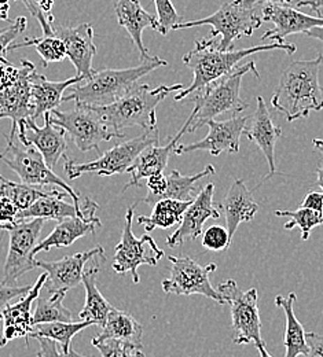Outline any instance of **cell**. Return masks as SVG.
<instances>
[{
    "label": "cell",
    "mask_w": 323,
    "mask_h": 357,
    "mask_svg": "<svg viewBox=\"0 0 323 357\" xmlns=\"http://www.w3.org/2000/svg\"><path fill=\"white\" fill-rule=\"evenodd\" d=\"M35 70L36 66L28 59L21 61V66H14L10 61L0 62V120L11 121V139L15 137L21 121L33 119L31 75Z\"/></svg>",
    "instance_id": "52a82bcc"
},
{
    "label": "cell",
    "mask_w": 323,
    "mask_h": 357,
    "mask_svg": "<svg viewBox=\"0 0 323 357\" xmlns=\"http://www.w3.org/2000/svg\"><path fill=\"white\" fill-rule=\"evenodd\" d=\"M13 1H22L31 15L39 22L43 35L51 36L54 35V22L55 15L52 13L55 0H13Z\"/></svg>",
    "instance_id": "f35d334b"
},
{
    "label": "cell",
    "mask_w": 323,
    "mask_h": 357,
    "mask_svg": "<svg viewBox=\"0 0 323 357\" xmlns=\"http://www.w3.org/2000/svg\"><path fill=\"white\" fill-rule=\"evenodd\" d=\"M219 208L223 209L231 241L238 227L242 223H250L259 212V205L255 201L252 191L241 178H234L225 199L219 204Z\"/></svg>",
    "instance_id": "484cf974"
},
{
    "label": "cell",
    "mask_w": 323,
    "mask_h": 357,
    "mask_svg": "<svg viewBox=\"0 0 323 357\" xmlns=\"http://www.w3.org/2000/svg\"><path fill=\"white\" fill-rule=\"evenodd\" d=\"M255 65V61H249L242 66H236L229 75L195 91L193 98L194 109L186 120L188 123L187 134L195 132L220 114H239L249 107V105L241 99L239 91L245 75L253 73L256 77H260Z\"/></svg>",
    "instance_id": "277c9868"
},
{
    "label": "cell",
    "mask_w": 323,
    "mask_h": 357,
    "mask_svg": "<svg viewBox=\"0 0 323 357\" xmlns=\"http://www.w3.org/2000/svg\"><path fill=\"white\" fill-rule=\"evenodd\" d=\"M31 289H32V284L11 286V284H4L0 282V311L4 310L13 300L27 294Z\"/></svg>",
    "instance_id": "ee69618b"
},
{
    "label": "cell",
    "mask_w": 323,
    "mask_h": 357,
    "mask_svg": "<svg viewBox=\"0 0 323 357\" xmlns=\"http://www.w3.org/2000/svg\"><path fill=\"white\" fill-rule=\"evenodd\" d=\"M93 345L102 357H144L143 344H133L117 340H93Z\"/></svg>",
    "instance_id": "ab89813d"
},
{
    "label": "cell",
    "mask_w": 323,
    "mask_h": 357,
    "mask_svg": "<svg viewBox=\"0 0 323 357\" xmlns=\"http://www.w3.org/2000/svg\"><path fill=\"white\" fill-rule=\"evenodd\" d=\"M187 128H188V123L185 121L181 131L168 142V144L160 146L157 143V144H151L147 149H144L139 154L135 162L128 168L127 174L131 175V178L126 184L123 191H127L130 187H140V183L143 178H150L157 174H163L167 168L171 153H174L178 142L182 139V136L187 134Z\"/></svg>",
    "instance_id": "cb8c5ba5"
},
{
    "label": "cell",
    "mask_w": 323,
    "mask_h": 357,
    "mask_svg": "<svg viewBox=\"0 0 323 357\" xmlns=\"http://www.w3.org/2000/svg\"><path fill=\"white\" fill-rule=\"evenodd\" d=\"M248 121V117H232L226 121L211 120L205 124L208 126L209 132L202 140L190 144L178 143L174 153L182 155L191 151L205 150L215 157H219L223 153L235 154L239 151L241 136L246 128Z\"/></svg>",
    "instance_id": "e0dca14e"
},
{
    "label": "cell",
    "mask_w": 323,
    "mask_h": 357,
    "mask_svg": "<svg viewBox=\"0 0 323 357\" xmlns=\"http://www.w3.org/2000/svg\"><path fill=\"white\" fill-rule=\"evenodd\" d=\"M54 35L63 42L66 58L73 63L76 75L89 80L95 73L93 59L96 55V45L93 43V26L87 22L75 26H54Z\"/></svg>",
    "instance_id": "7402d4cb"
},
{
    "label": "cell",
    "mask_w": 323,
    "mask_h": 357,
    "mask_svg": "<svg viewBox=\"0 0 323 357\" xmlns=\"http://www.w3.org/2000/svg\"><path fill=\"white\" fill-rule=\"evenodd\" d=\"M314 147L321 153V162L318 165V169H317V181H318V185L322 188L323 192V139H314Z\"/></svg>",
    "instance_id": "f907efd6"
},
{
    "label": "cell",
    "mask_w": 323,
    "mask_h": 357,
    "mask_svg": "<svg viewBox=\"0 0 323 357\" xmlns=\"http://www.w3.org/2000/svg\"><path fill=\"white\" fill-rule=\"evenodd\" d=\"M252 120L253 121H252L250 128H245L243 134L246 135V137L262 150V153L264 154V157L267 160L269 168H270L269 175L263 178L260 181V184L257 185V187H260L266 180L276 176V174H277L276 146H277L278 139L282 135V130L274 124L270 110L262 96H259L256 99V112H255Z\"/></svg>",
    "instance_id": "603a6c76"
},
{
    "label": "cell",
    "mask_w": 323,
    "mask_h": 357,
    "mask_svg": "<svg viewBox=\"0 0 323 357\" xmlns=\"http://www.w3.org/2000/svg\"><path fill=\"white\" fill-rule=\"evenodd\" d=\"M306 35H307L308 38H313V39L321 40V42L323 43V25L308 29V31L306 32Z\"/></svg>",
    "instance_id": "db71d44e"
},
{
    "label": "cell",
    "mask_w": 323,
    "mask_h": 357,
    "mask_svg": "<svg viewBox=\"0 0 323 357\" xmlns=\"http://www.w3.org/2000/svg\"><path fill=\"white\" fill-rule=\"evenodd\" d=\"M215 184L208 183L201 188L198 195L191 201L190 206L186 209L183 219L178 229L167 238V245L170 248H178L186 241L197 239L202 231L204 225L209 219H219V205L213 204Z\"/></svg>",
    "instance_id": "ac0fdd59"
},
{
    "label": "cell",
    "mask_w": 323,
    "mask_h": 357,
    "mask_svg": "<svg viewBox=\"0 0 323 357\" xmlns=\"http://www.w3.org/2000/svg\"><path fill=\"white\" fill-rule=\"evenodd\" d=\"M183 89V86H158L151 89L149 84H135L126 95L106 106H91L102 120L117 134L124 130L140 127L144 131L157 128L156 109L171 93Z\"/></svg>",
    "instance_id": "3957f363"
},
{
    "label": "cell",
    "mask_w": 323,
    "mask_h": 357,
    "mask_svg": "<svg viewBox=\"0 0 323 357\" xmlns=\"http://www.w3.org/2000/svg\"><path fill=\"white\" fill-rule=\"evenodd\" d=\"M27 26H28L27 18L22 17V15H20V17H17V18L13 21V24H11L8 28L0 31V62L8 61V59H7L8 47H10V45L14 43V40H15L20 35H22V33L25 32Z\"/></svg>",
    "instance_id": "7bdbcfd3"
},
{
    "label": "cell",
    "mask_w": 323,
    "mask_h": 357,
    "mask_svg": "<svg viewBox=\"0 0 323 357\" xmlns=\"http://www.w3.org/2000/svg\"><path fill=\"white\" fill-rule=\"evenodd\" d=\"M46 279V273L40 275L36 283L32 284V289L27 294H24L15 304H8L4 310L0 311V320L3 326L0 348H3L10 341L17 338H24L28 345L29 334L32 333V328H33V317H32L33 301H36V298L40 296V291L45 287Z\"/></svg>",
    "instance_id": "d6986e66"
},
{
    "label": "cell",
    "mask_w": 323,
    "mask_h": 357,
    "mask_svg": "<svg viewBox=\"0 0 323 357\" xmlns=\"http://www.w3.org/2000/svg\"><path fill=\"white\" fill-rule=\"evenodd\" d=\"M20 209L8 198H0V222L4 224L18 223Z\"/></svg>",
    "instance_id": "f6af8a7d"
},
{
    "label": "cell",
    "mask_w": 323,
    "mask_h": 357,
    "mask_svg": "<svg viewBox=\"0 0 323 357\" xmlns=\"http://www.w3.org/2000/svg\"><path fill=\"white\" fill-rule=\"evenodd\" d=\"M7 180H8V178H3V176L0 175V181H7Z\"/></svg>",
    "instance_id": "6f0895ef"
},
{
    "label": "cell",
    "mask_w": 323,
    "mask_h": 357,
    "mask_svg": "<svg viewBox=\"0 0 323 357\" xmlns=\"http://www.w3.org/2000/svg\"><path fill=\"white\" fill-rule=\"evenodd\" d=\"M202 246L211 252H225L230 248L231 238L227 228L222 225H212L202 234Z\"/></svg>",
    "instance_id": "b9f144b4"
},
{
    "label": "cell",
    "mask_w": 323,
    "mask_h": 357,
    "mask_svg": "<svg viewBox=\"0 0 323 357\" xmlns=\"http://www.w3.org/2000/svg\"><path fill=\"white\" fill-rule=\"evenodd\" d=\"M219 294L230 305L231 327L234 331V344H253L260 357H273L266 348L262 337V320L259 313L257 289L252 287L242 291L235 280L229 279L219 284Z\"/></svg>",
    "instance_id": "8992f818"
},
{
    "label": "cell",
    "mask_w": 323,
    "mask_h": 357,
    "mask_svg": "<svg viewBox=\"0 0 323 357\" xmlns=\"http://www.w3.org/2000/svg\"><path fill=\"white\" fill-rule=\"evenodd\" d=\"M308 352L304 357H323V335L310 331L306 333Z\"/></svg>",
    "instance_id": "bcb514c9"
},
{
    "label": "cell",
    "mask_w": 323,
    "mask_h": 357,
    "mask_svg": "<svg viewBox=\"0 0 323 357\" xmlns=\"http://www.w3.org/2000/svg\"><path fill=\"white\" fill-rule=\"evenodd\" d=\"M13 227V224H4L0 222V231H8Z\"/></svg>",
    "instance_id": "9f6ffc18"
},
{
    "label": "cell",
    "mask_w": 323,
    "mask_h": 357,
    "mask_svg": "<svg viewBox=\"0 0 323 357\" xmlns=\"http://www.w3.org/2000/svg\"><path fill=\"white\" fill-rule=\"evenodd\" d=\"M69 195L68 192H61L58 190L51 188L46 197L38 199L32 206L18 213V222L29 220V219H43V220H55L61 222L68 218H91L95 216L98 211V204L91 198H83L80 205L72 202H66L63 198Z\"/></svg>",
    "instance_id": "44dd1931"
},
{
    "label": "cell",
    "mask_w": 323,
    "mask_h": 357,
    "mask_svg": "<svg viewBox=\"0 0 323 357\" xmlns=\"http://www.w3.org/2000/svg\"><path fill=\"white\" fill-rule=\"evenodd\" d=\"M7 146L0 154V160L14 171L22 183L31 185H55L63 188L72 201L77 205L82 202V197L76 192L65 180L57 176L52 169H50L42 157V154L35 147H18L8 135L6 136Z\"/></svg>",
    "instance_id": "7c38bea8"
},
{
    "label": "cell",
    "mask_w": 323,
    "mask_h": 357,
    "mask_svg": "<svg viewBox=\"0 0 323 357\" xmlns=\"http://www.w3.org/2000/svg\"><path fill=\"white\" fill-rule=\"evenodd\" d=\"M114 13L119 25L123 26L130 35L133 43L138 48L142 61L151 59L147 48L143 45V31L151 28L160 33L157 17L149 14L140 4V0H119L114 4Z\"/></svg>",
    "instance_id": "d4e9b609"
},
{
    "label": "cell",
    "mask_w": 323,
    "mask_h": 357,
    "mask_svg": "<svg viewBox=\"0 0 323 357\" xmlns=\"http://www.w3.org/2000/svg\"><path fill=\"white\" fill-rule=\"evenodd\" d=\"M45 126L38 127L36 120L27 119L18 124V137L27 147H35L43 157L47 167L52 169L68 150L66 132L54 126L50 113L45 114Z\"/></svg>",
    "instance_id": "2e32d148"
},
{
    "label": "cell",
    "mask_w": 323,
    "mask_h": 357,
    "mask_svg": "<svg viewBox=\"0 0 323 357\" xmlns=\"http://www.w3.org/2000/svg\"><path fill=\"white\" fill-rule=\"evenodd\" d=\"M96 263H103L102 260L95 261V264L87 269H84L83 273V286L86 289V303L83 307V311L79 313V317L86 321H91L93 326L103 327L107 314L113 310V307L109 304V301L102 296V293L98 289L96 278L99 273V266Z\"/></svg>",
    "instance_id": "f546056e"
},
{
    "label": "cell",
    "mask_w": 323,
    "mask_h": 357,
    "mask_svg": "<svg viewBox=\"0 0 323 357\" xmlns=\"http://www.w3.org/2000/svg\"><path fill=\"white\" fill-rule=\"evenodd\" d=\"M213 165H206L205 169L201 172L191 175V176H183L179 171L174 169L167 178V187L161 197V199H176V201H193L198 192L201 191V187L198 185V181L201 178H208L215 175ZM160 199V201H161Z\"/></svg>",
    "instance_id": "836d02e7"
},
{
    "label": "cell",
    "mask_w": 323,
    "mask_h": 357,
    "mask_svg": "<svg viewBox=\"0 0 323 357\" xmlns=\"http://www.w3.org/2000/svg\"><path fill=\"white\" fill-rule=\"evenodd\" d=\"M65 296L66 291H55L47 297L39 296L35 312L32 313L33 326L52 321H73V314L63 305Z\"/></svg>",
    "instance_id": "e575fe53"
},
{
    "label": "cell",
    "mask_w": 323,
    "mask_h": 357,
    "mask_svg": "<svg viewBox=\"0 0 323 357\" xmlns=\"http://www.w3.org/2000/svg\"><path fill=\"white\" fill-rule=\"evenodd\" d=\"M50 190H42L39 185H31L25 183H15L11 180L1 181L0 198H8L21 211L32 206L38 199L46 197Z\"/></svg>",
    "instance_id": "d590c367"
},
{
    "label": "cell",
    "mask_w": 323,
    "mask_h": 357,
    "mask_svg": "<svg viewBox=\"0 0 323 357\" xmlns=\"http://www.w3.org/2000/svg\"><path fill=\"white\" fill-rule=\"evenodd\" d=\"M96 259L106 260L102 246H96L89 252L65 256L57 261L36 260V267L42 268L47 275L43 289H46L48 294H52L55 291H68L77 287L83 282L86 264Z\"/></svg>",
    "instance_id": "9a60e30c"
},
{
    "label": "cell",
    "mask_w": 323,
    "mask_h": 357,
    "mask_svg": "<svg viewBox=\"0 0 323 357\" xmlns=\"http://www.w3.org/2000/svg\"><path fill=\"white\" fill-rule=\"evenodd\" d=\"M276 215L279 218H289L290 220L285 223V229H293L294 227L300 228L301 239L308 241L311 231L318 227L323 225V212H317L313 209H307L300 206L297 211H276Z\"/></svg>",
    "instance_id": "74e56055"
},
{
    "label": "cell",
    "mask_w": 323,
    "mask_h": 357,
    "mask_svg": "<svg viewBox=\"0 0 323 357\" xmlns=\"http://www.w3.org/2000/svg\"><path fill=\"white\" fill-rule=\"evenodd\" d=\"M102 225L100 220L96 216L91 218H68L61 220L58 225L51 231V234L40 241L36 248L33 249V256L42 252H48L50 249L55 248H68L73 245L80 238L95 234V229Z\"/></svg>",
    "instance_id": "83f0119b"
},
{
    "label": "cell",
    "mask_w": 323,
    "mask_h": 357,
    "mask_svg": "<svg viewBox=\"0 0 323 357\" xmlns=\"http://www.w3.org/2000/svg\"><path fill=\"white\" fill-rule=\"evenodd\" d=\"M301 206L307 208V209L317 211V212H323V192H318V191L308 192L306 195Z\"/></svg>",
    "instance_id": "c3c4849f"
},
{
    "label": "cell",
    "mask_w": 323,
    "mask_h": 357,
    "mask_svg": "<svg viewBox=\"0 0 323 357\" xmlns=\"http://www.w3.org/2000/svg\"><path fill=\"white\" fill-rule=\"evenodd\" d=\"M10 1L11 0H0V20L1 21H10V18H8Z\"/></svg>",
    "instance_id": "f5cc1de1"
},
{
    "label": "cell",
    "mask_w": 323,
    "mask_h": 357,
    "mask_svg": "<svg viewBox=\"0 0 323 357\" xmlns=\"http://www.w3.org/2000/svg\"><path fill=\"white\" fill-rule=\"evenodd\" d=\"M93 326L91 321L80 320V321H52V323H40L35 324L32 333L29 334L31 338H48L55 341L61 345L63 354H69L70 344L75 335L82 333L84 328Z\"/></svg>",
    "instance_id": "1f68e13d"
},
{
    "label": "cell",
    "mask_w": 323,
    "mask_h": 357,
    "mask_svg": "<svg viewBox=\"0 0 323 357\" xmlns=\"http://www.w3.org/2000/svg\"><path fill=\"white\" fill-rule=\"evenodd\" d=\"M299 7H311L321 18H323V0H304L299 4Z\"/></svg>",
    "instance_id": "816d5d0a"
},
{
    "label": "cell",
    "mask_w": 323,
    "mask_h": 357,
    "mask_svg": "<svg viewBox=\"0 0 323 357\" xmlns=\"http://www.w3.org/2000/svg\"><path fill=\"white\" fill-rule=\"evenodd\" d=\"M84 82L80 76H75L72 79L63 82H51L46 76L39 75L36 70L31 75V99L33 105V120L45 116L59 107L63 98V92L72 86L80 84Z\"/></svg>",
    "instance_id": "4316f807"
},
{
    "label": "cell",
    "mask_w": 323,
    "mask_h": 357,
    "mask_svg": "<svg viewBox=\"0 0 323 357\" xmlns=\"http://www.w3.org/2000/svg\"><path fill=\"white\" fill-rule=\"evenodd\" d=\"M163 66H168V62L158 56H151V59L142 61L140 65L134 68L95 70L84 84L68 89L70 93L63 96L62 102L73 100L87 106L110 105L126 95L142 77Z\"/></svg>",
    "instance_id": "5b68a950"
},
{
    "label": "cell",
    "mask_w": 323,
    "mask_h": 357,
    "mask_svg": "<svg viewBox=\"0 0 323 357\" xmlns=\"http://www.w3.org/2000/svg\"><path fill=\"white\" fill-rule=\"evenodd\" d=\"M69 357H90V356H84V355H82V354H79L77 351H75V349H72L70 348V351H69Z\"/></svg>",
    "instance_id": "11a10c76"
},
{
    "label": "cell",
    "mask_w": 323,
    "mask_h": 357,
    "mask_svg": "<svg viewBox=\"0 0 323 357\" xmlns=\"http://www.w3.org/2000/svg\"><path fill=\"white\" fill-rule=\"evenodd\" d=\"M171 261L170 278L164 279L161 286L167 294L174 296H194L200 294L209 300L216 301L223 305L226 301L222 298L218 290L211 284L209 275L216 271L215 263L208 266H201L190 257L168 256Z\"/></svg>",
    "instance_id": "5bb4252c"
},
{
    "label": "cell",
    "mask_w": 323,
    "mask_h": 357,
    "mask_svg": "<svg viewBox=\"0 0 323 357\" xmlns=\"http://www.w3.org/2000/svg\"><path fill=\"white\" fill-rule=\"evenodd\" d=\"M158 143V128L144 131L134 139L119 143L110 150L105 151L100 157L91 162L79 164L66 155L65 160V174L69 178H80L84 174H96L99 176H113L127 174L128 168L135 162L139 154L151 144Z\"/></svg>",
    "instance_id": "9c48e42d"
},
{
    "label": "cell",
    "mask_w": 323,
    "mask_h": 357,
    "mask_svg": "<svg viewBox=\"0 0 323 357\" xmlns=\"http://www.w3.org/2000/svg\"><path fill=\"white\" fill-rule=\"evenodd\" d=\"M54 126L62 128L70 136L76 147L86 153L95 150L99 153V144L114 137H124V134L114 132L91 106L76 103L73 110L50 112Z\"/></svg>",
    "instance_id": "30bf717a"
},
{
    "label": "cell",
    "mask_w": 323,
    "mask_h": 357,
    "mask_svg": "<svg viewBox=\"0 0 323 357\" xmlns=\"http://www.w3.org/2000/svg\"><path fill=\"white\" fill-rule=\"evenodd\" d=\"M157 11V21L160 25V33L167 36L170 31H174L176 25L185 22L183 17L176 11L171 0H153Z\"/></svg>",
    "instance_id": "60d3db41"
},
{
    "label": "cell",
    "mask_w": 323,
    "mask_h": 357,
    "mask_svg": "<svg viewBox=\"0 0 323 357\" xmlns=\"http://www.w3.org/2000/svg\"><path fill=\"white\" fill-rule=\"evenodd\" d=\"M143 327L138 320L128 312L113 308L100 328V333L93 338L96 341L117 340L133 344H142Z\"/></svg>",
    "instance_id": "4dcf8cb0"
},
{
    "label": "cell",
    "mask_w": 323,
    "mask_h": 357,
    "mask_svg": "<svg viewBox=\"0 0 323 357\" xmlns=\"http://www.w3.org/2000/svg\"><path fill=\"white\" fill-rule=\"evenodd\" d=\"M40 349L38 352V357H69V354H63L62 349L58 348L55 341L48 338H38Z\"/></svg>",
    "instance_id": "7dc6e473"
},
{
    "label": "cell",
    "mask_w": 323,
    "mask_h": 357,
    "mask_svg": "<svg viewBox=\"0 0 323 357\" xmlns=\"http://www.w3.org/2000/svg\"><path fill=\"white\" fill-rule=\"evenodd\" d=\"M25 47H35L38 54L42 58V62L47 68L50 63L61 62L66 58V48L63 42L57 38L55 35L51 36H40V38H32V39H25L21 43H13L8 47V51L11 50H18V48H25Z\"/></svg>",
    "instance_id": "8d00e7d4"
},
{
    "label": "cell",
    "mask_w": 323,
    "mask_h": 357,
    "mask_svg": "<svg viewBox=\"0 0 323 357\" xmlns=\"http://www.w3.org/2000/svg\"><path fill=\"white\" fill-rule=\"evenodd\" d=\"M263 24L262 17L256 14V7H248L243 0H231L222 4L213 14L197 20L182 22L174 31H181L194 26L211 25V38H219V48L222 51L232 50V43L243 36H252Z\"/></svg>",
    "instance_id": "ba28073f"
},
{
    "label": "cell",
    "mask_w": 323,
    "mask_h": 357,
    "mask_svg": "<svg viewBox=\"0 0 323 357\" xmlns=\"http://www.w3.org/2000/svg\"><path fill=\"white\" fill-rule=\"evenodd\" d=\"M45 222L46 220L43 219H31L29 222L22 220L13 224L8 229V252L4 261L1 283L15 286L22 275L38 268L33 249L39 243Z\"/></svg>",
    "instance_id": "4fadbf2b"
},
{
    "label": "cell",
    "mask_w": 323,
    "mask_h": 357,
    "mask_svg": "<svg viewBox=\"0 0 323 357\" xmlns=\"http://www.w3.org/2000/svg\"><path fill=\"white\" fill-rule=\"evenodd\" d=\"M322 54L308 61H294L279 79L271 105L287 121L307 119L311 112L323 110V91L320 84Z\"/></svg>",
    "instance_id": "6da1fadb"
},
{
    "label": "cell",
    "mask_w": 323,
    "mask_h": 357,
    "mask_svg": "<svg viewBox=\"0 0 323 357\" xmlns=\"http://www.w3.org/2000/svg\"><path fill=\"white\" fill-rule=\"evenodd\" d=\"M262 20L263 22H271L274 25L273 29L267 31L262 36V42L274 40L278 43H285V39L290 35L306 33L311 28L323 25L321 17L307 15L296 7L274 3L262 6Z\"/></svg>",
    "instance_id": "ffe728a7"
},
{
    "label": "cell",
    "mask_w": 323,
    "mask_h": 357,
    "mask_svg": "<svg viewBox=\"0 0 323 357\" xmlns=\"http://www.w3.org/2000/svg\"><path fill=\"white\" fill-rule=\"evenodd\" d=\"M301 1H304V0H243V3L248 7H257V6H263V4H269V3L283 4V6H290V7H299V4Z\"/></svg>",
    "instance_id": "681fc988"
},
{
    "label": "cell",
    "mask_w": 323,
    "mask_h": 357,
    "mask_svg": "<svg viewBox=\"0 0 323 357\" xmlns=\"http://www.w3.org/2000/svg\"><path fill=\"white\" fill-rule=\"evenodd\" d=\"M138 204L137 202L127 209L123 235L114 249V257L112 264V268L119 275H126L127 272H130L135 284H138L140 280L138 275V268L140 266L156 267L157 263L164 257V250L157 246L156 241L150 235L144 234L140 238H137L133 232L134 212Z\"/></svg>",
    "instance_id": "8fae6325"
},
{
    "label": "cell",
    "mask_w": 323,
    "mask_h": 357,
    "mask_svg": "<svg viewBox=\"0 0 323 357\" xmlns=\"http://www.w3.org/2000/svg\"><path fill=\"white\" fill-rule=\"evenodd\" d=\"M273 50H282L286 54H294L297 47L287 42H274L273 45H255L250 48L222 51L219 48V43L216 42V38L195 40L194 48L188 51L182 59L186 66L193 72V82L188 89H181L175 95V102L183 100L195 91L204 89L209 83L229 75L243 58L257 52Z\"/></svg>",
    "instance_id": "7a4b0ae2"
},
{
    "label": "cell",
    "mask_w": 323,
    "mask_h": 357,
    "mask_svg": "<svg viewBox=\"0 0 323 357\" xmlns=\"http://www.w3.org/2000/svg\"><path fill=\"white\" fill-rule=\"evenodd\" d=\"M297 297L294 293H290L289 296H277L276 297V305L285 312V357L306 356L308 352V345L306 340V331L300 320L297 319L294 313V303Z\"/></svg>",
    "instance_id": "f1b7e54d"
},
{
    "label": "cell",
    "mask_w": 323,
    "mask_h": 357,
    "mask_svg": "<svg viewBox=\"0 0 323 357\" xmlns=\"http://www.w3.org/2000/svg\"><path fill=\"white\" fill-rule=\"evenodd\" d=\"M191 201H176V199H161L153 206L150 216H138V223L144 225V231H153L156 228H171L179 224L183 219L186 209L190 206Z\"/></svg>",
    "instance_id": "d6a6232c"
}]
</instances>
